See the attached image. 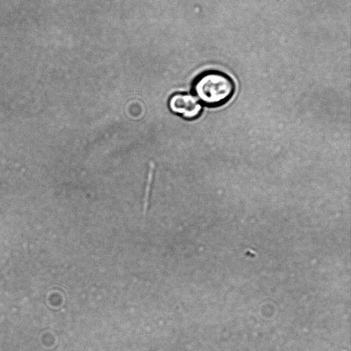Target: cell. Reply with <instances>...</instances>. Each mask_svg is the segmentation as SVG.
I'll return each mask as SVG.
<instances>
[{
    "label": "cell",
    "mask_w": 351,
    "mask_h": 351,
    "mask_svg": "<svg viewBox=\"0 0 351 351\" xmlns=\"http://www.w3.org/2000/svg\"><path fill=\"white\" fill-rule=\"evenodd\" d=\"M192 90L202 105L217 108L223 106L232 99L236 85L226 73L210 69L196 76L192 84Z\"/></svg>",
    "instance_id": "cell-1"
},
{
    "label": "cell",
    "mask_w": 351,
    "mask_h": 351,
    "mask_svg": "<svg viewBox=\"0 0 351 351\" xmlns=\"http://www.w3.org/2000/svg\"><path fill=\"white\" fill-rule=\"evenodd\" d=\"M170 110L182 118L193 120L199 117L202 112V105L191 94L178 93L173 95L168 102Z\"/></svg>",
    "instance_id": "cell-2"
}]
</instances>
